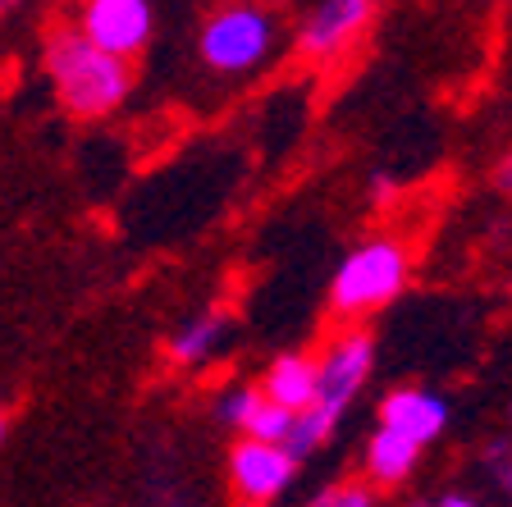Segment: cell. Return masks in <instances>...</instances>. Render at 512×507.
<instances>
[{
	"instance_id": "obj_20",
	"label": "cell",
	"mask_w": 512,
	"mask_h": 507,
	"mask_svg": "<svg viewBox=\"0 0 512 507\" xmlns=\"http://www.w3.org/2000/svg\"><path fill=\"white\" fill-rule=\"evenodd\" d=\"M508 421H512V402H508Z\"/></svg>"
},
{
	"instance_id": "obj_13",
	"label": "cell",
	"mask_w": 512,
	"mask_h": 507,
	"mask_svg": "<svg viewBox=\"0 0 512 507\" xmlns=\"http://www.w3.org/2000/svg\"><path fill=\"white\" fill-rule=\"evenodd\" d=\"M261 402H266V389H261V384H234L229 393H220L215 416H220V425H229V430L243 434L247 425H252V416H256Z\"/></svg>"
},
{
	"instance_id": "obj_17",
	"label": "cell",
	"mask_w": 512,
	"mask_h": 507,
	"mask_svg": "<svg viewBox=\"0 0 512 507\" xmlns=\"http://www.w3.org/2000/svg\"><path fill=\"white\" fill-rule=\"evenodd\" d=\"M480 498L467 494V489H448V494H435V507H476Z\"/></svg>"
},
{
	"instance_id": "obj_15",
	"label": "cell",
	"mask_w": 512,
	"mask_h": 507,
	"mask_svg": "<svg viewBox=\"0 0 512 507\" xmlns=\"http://www.w3.org/2000/svg\"><path fill=\"white\" fill-rule=\"evenodd\" d=\"M380 503V489L366 480V485H352V480H343V485H330L316 494V507H375Z\"/></svg>"
},
{
	"instance_id": "obj_18",
	"label": "cell",
	"mask_w": 512,
	"mask_h": 507,
	"mask_svg": "<svg viewBox=\"0 0 512 507\" xmlns=\"http://www.w3.org/2000/svg\"><path fill=\"white\" fill-rule=\"evenodd\" d=\"M494 183H499V188L512 197V156H503V165H499V174H494Z\"/></svg>"
},
{
	"instance_id": "obj_5",
	"label": "cell",
	"mask_w": 512,
	"mask_h": 507,
	"mask_svg": "<svg viewBox=\"0 0 512 507\" xmlns=\"http://www.w3.org/2000/svg\"><path fill=\"white\" fill-rule=\"evenodd\" d=\"M375 370V338L362 325H348L320 348V398L334 416H343L357 402Z\"/></svg>"
},
{
	"instance_id": "obj_7",
	"label": "cell",
	"mask_w": 512,
	"mask_h": 507,
	"mask_svg": "<svg viewBox=\"0 0 512 507\" xmlns=\"http://www.w3.org/2000/svg\"><path fill=\"white\" fill-rule=\"evenodd\" d=\"M78 28L106 51L133 60L156 32V10H151V0H83Z\"/></svg>"
},
{
	"instance_id": "obj_8",
	"label": "cell",
	"mask_w": 512,
	"mask_h": 507,
	"mask_svg": "<svg viewBox=\"0 0 512 507\" xmlns=\"http://www.w3.org/2000/svg\"><path fill=\"white\" fill-rule=\"evenodd\" d=\"M375 425H394V430L412 434V439H421V444L430 448L439 434L448 430V402L430 389H412V384H403V389H389L380 398V407H375Z\"/></svg>"
},
{
	"instance_id": "obj_11",
	"label": "cell",
	"mask_w": 512,
	"mask_h": 507,
	"mask_svg": "<svg viewBox=\"0 0 512 507\" xmlns=\"http://www.w3.org/2000/svg\"><path fill=\"white\" fill-rule=\"evenodd\" d=\"M224 334H229V320L224 311H206V316H192L188 325H179L170 334V361L174 366H206V361L220 352Z\"/></svg>"
},
{
	"instance_id": "obj_3",
	"label": "cell",
	"mask_w": 512,
	"mask_h": 507,
	"mask_svg": "<svg viewBox=\"0 0 512 507\" xmlns=\"http://www.w3.org/2000/svg\"><path fill=\"white\" fill-rule=\"evenodd\" d=\"M279 51V19L261 0H224L197 32V55L211 74H256Z\"/></svg>"
},
{
	"instance_id": "obj_2",
	"label": "cell",
	"mask_w": 512,
	"mask_h": 507,
	"mask_svg": "<svg viewBox=\"0 0 512 507\" xmlns=\"http://www.w3.org/2000/svg\"><path fill=\"white\" fill-rule=\"evenodd\" d=\"M407 275H412V256L398 238H371L352 247L330 279V316L343 325H362L403 293Z\"/></svg>"
},
{
	"instance_id": "obj_6",
	"label": "cell",
	"mask_w": 512,
	"mask_h": 507,
	"mask_svg": "<svg viewBox=\"0 0 512 507\" xmlns=\"http://www.w3.org/2000/svg\"><path fill=\"white\" fill-rule=\"evenodd\" d=\"M375 5H380V0H320L316 10L298 23L293 51H298L302 60H334V55H343L362 37L366 23H371Z\"/></svg>"
},
{
	"instance_id": "obj_1",
	"label": "cell",
	"mask_w": 512,
	"mask_h": 507,
	"mask_svg": "<svg viewBox=\"0 0 512 507\" xmlns=\"http://www.w3.org/2000/svg\"><path fill=\"white\" fill-rule=\"evenodd\" d=\"M46 78H51L60 106L74 119H101L115 115L133 92V64L128 55L106 51L101 42H92L78 23L46 32Z\"/></svg>"
},
{
	"instance_id": "obj_16",
	"label": "cell",
	"mask_w": 512,
	"mask_h": 507,
	"mask_svg": "<svg viewBox=\"0 0 512 507\" xmlns=\"http://www.w3.org/2000/svg\"><path fill=\"white\" fill-rule=\"evenodd\" d=\"M366 188H371L375 206H384V201L398 197V179H394V174H371V179H366Z\"/></svg>"
},
{
	"instance_id": "obj_14",
	"label": "cell",
	"mask_w": 512,
	"mask_h": 507,
	"mask_svg": "<svg viewBox=\"0 0 512 507\" xmlns=\"http://www.w3.org/2000/svg\"><path fill=\"white\" fill-rule=\"evenodd\" d=\"M293 421H298V412L293 407H284V402H275L266 393V402L256 407L252 425H247L243 434H252V439H270V444H288V434H293Z\"/></svg>"
},
{
	"instance_id": "obj_10",
	"label": "cell",
	"mask_w": 512,
	"mask_h": 507,
	"mask_svg": "<svg viewBox=\"0 0 512 507\" xmlns=\"http://www.w3.org/2000/svg\"><path fill=\"white\" fill-rule=\"evenodd\" d=\"M261 389L275 402L293 407V412H307L311 402L320 398V357H311V352H279L266 366V375H261Z\"/></svg>"
},
{
	"instance_id": "obj_9",
	"label": "cell",
	"mask_w": 512,
	"mask_h": 507,
	"mask_svg": "<svg viewBox=\"0 0 512 507\" xmlns=\"http://www.w3.org/2000/svg\"><path fill=\"white\" fill-rule=\"evenodd\" d=\"M421 453H426L421 439L394 430V425H375V434L366 439V448H362V471H366V480H371L375 489H403L407 480L416 476Z\"/></svg>"
},
{
	"instance_id": "obj_4",
	"label": "cell",
	"mask_w": 512,
	"mask_h": 507,
	"mask_svg": "<svg viewBox=\"0 0 512 507\" xmlns=\"http://www.w3.org/2000/svg\"><path fill=\"white\" fill-rule=\"evenodd\" d=\"M298 466L302 457L288 453V444L238 434V444L229 448V494L238 503H279L298 480Z\"/></svg>"
},
{
	"instance_id": "obj_12",
	"label": "cell",
	"mask_w": 512,
	"mask_h": 507,
	"mask_svg": "<svg viewBox=\"0 0 512 507\" xmlns=\"http://www.w3.org/2000/svg\"><path fill=\"white\" fill-rule=\"evenodd\" d=\"M343 416H334L325 402H311L307 412H298V421H293V434H288V453H298L302 462H307L316 448L330 444V434L339 430Z\"/></svg>"
},
{
	"instance_id": "obj_19",
	"label": "cell",
	"mask_w": 512,
	"mask_h": 507,
	"mask_svg": "<svg viewBox=\"0 0 512 507\" xmlns=\"http://www.w3.org/2000/svg\"><path fill=\"white\" fill-rule=\"evenodd\" d=\"M0 10H5V14H14V10H19V0H0Z\"/></svg>"
}]
</instances>
